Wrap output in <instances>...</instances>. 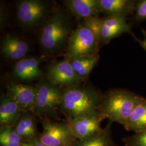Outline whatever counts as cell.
<instances>
[{"instance_id":"cb8c5ba5","label":"cell","mask_w":146,"mask_h":146,"mask_svg":"<svg viewBox=\"0 0 146 146\" xmlns=\"http://www.w3.org/2000/svg\"><path fill=\"white\" fill-rule=\"evenodd\" d=\"M23 146H46L40 141L39 138L31 140V141H26L23 142Z\"/></svg>"},{"instance_id":"9a60e30c","label":"cell","mask_w":146,"mask_h":146,"mask_svg":"<svg viewBox=\"0 0 146 146\" xmlns=\"http://www.w3.org/2000/svg\"><path fill=\"white\" fill-rule=\"evenodd\" d=\"M24 142L38 137L37 117L32 112H23L13 127Z\"/></svg>"},{"instance_id":"8992f818","label":"cell","mask_w":146,"mask_h":146,"mask_svg":"<svg viewBox=\"0 0 146 146\" xmlns=\"http://www.w3.org/2000/svg\"><path fill=\"white\" fill-rule=\"evenodd\" d=\"M42 133L38 138L46 146H73L76 140L68 122H57L49 118L40 119Z\"/></svg>"},{"instance_id":"3957f363","label":"cell","mask_w":146,"mask_h":146,"mask_svg":"<svg viewBox=\"0 0 146 146\" xmlns=\"http://www.w3.org/2000/svg\"><path fill=\"white\" fill-rule=\"evenodd\" d=\"M145 98L124 89H113L104 95L99 112L104 119L124 125L136 107Z\"/></svg>"},{"instance_id":"6da1fadb","label":"cell","mask_w":146,"mask_h":146,"mask_svg":"<svg viewBox=\"0 0 146 146\" xmlns=\"http://www.w3.org/2000/svg\"><path fill=\"white\" fill-rule=\"evenodd\" d=\"M104 95L89 87L63 88L60 109L66 119H74L99 112Z\"/></svg>"},{"instance_id":"44dd1931","label":"cell","mask_w":146,"mask_h":146,"mask_svg":"<svg viewBox=\"0 0 146 146\" xmlns=\"http://www.w3.org/2000/svg\"><path fill=\"white\" fill-rule=\"evenodd\" d=\"M24 141L13 127L1 126L0 128L1 146H23Z\"/></svg>"},{"instance_id":"d4e9b609","label":"cell","mask_w":146,"mask_h":146,"mask_svg":"<svg viewBox=\"0 0 146 146\" xmlns=\"http://www.w3.org/2000/svg\"><path fill=\"white\" fill-rule=\"evenodd\" d=\"M6 9H5L4 6H1V25L2 27L5 24L7 20V14Z\"/></svg>"},{"instance_id":"7a4b0ae2","label":"cell","mask_w":146,"mask_h":146,"mask_svg":"<svg viewBox=\"0 0 146 146\" xmlns=\"http://www.w3.org/2000/svg\"><path fill=\"white\" fill-rule=\"evenodd\" d=\"M42 27L39 43L42 50L48 54L60 51L68 42L71 30L69 14L61 8L53 9Z\"/></svg>"},{"instance_id":"484cf974","label":"cell","mask_w":146,"mask_h":146,"mask_svg":"<svg viewBox=\"0 0 146 146\" xmlns=\"http://www.w3.org/2000/svg\"><path fill=\"white\" fill-rule=\"evenodd\" d=\"M142 31L143 34L144 35V38L142 40H139V42H140L141 46L145 50V51L146 52V31L143 29H142Z\"/></svg>"},{"instance_id":"7402d4cb","label":"cell","mask_w":146,"mask_h":146,"mask_svg":"<svg viewBox=\"0 0 146 146\" xmlns=\"http://www.w3.org/2000/svg\"><path fill=\"white\" fill-rule=\"evenodd\" d=\"M125 146H146V129L123 139Z\"/></svg>"},{"instance_id":"4fadbf2b","label":"cell","mask_w":146,"mask_h":146,"mask_svg":"<svg viewBox=\"0 0 146 146\" xmlns=\"http://www.w3.org/2000/svg\"><path fill=\"white\" fill-rule=\"evenodd\" d=\"M23 113L19 105L10 95L3 94L0 100V125L14 127Z\"/></svg>"},{"instance_id":"e0dca14e","label":"cell","mask_w":146,"mask_h":146,"mask_svg":"<svg viewBox=\"0 0 146 146\" xmlns=\"http://www.w3.org/2000/svg\"><path fill=\"white\" fill-rule=\"evenodd\" d=\"M101 12L110 16L127 15L135 9V2L130 0H99Z\"/></svg>"},{"instance_id":"5b68a950","label":"cell","mask_w":146,"mask_h":146,"mask_svg":"<svg viewBox=\"0 0 146 146\" xmlns=\"http://www.w3.org/2000/svg\"><path fill=\"white\" fill-rule=\"evenodd\" d=\"M63 88L51 84L48 81H42L37 84V92L33 113L39 117L57 120V110L62 96Z\"/></svg>"},{"instance_id":"5bb4252c","label":"cell","mask_w":146,"mask_h":146,"mask_svg":"<svg viewBox=\"0 0 146 146\" xmlns=\"http://www.w3.org/2000/svg\"><path fill=\"white\" fill-rule=\"evenodd\" d=\"M63 3L78 19L84 20L98 16L101 12L99 0H66L63 1Z\"/></svg>"},{"instance_id":"9c48e42d","label":"cell","mask_w":146,"mask_h":146,"mask_svg":"<svg viewBox=\"0 0 146 146\" xmlns=\"http://www.w3.org/2000/svg\"><path fill=\"white\" fill-rule=\"evenodd\" d=\"M104 118L99 112L74 119H66L76 139H86L102 129L101 122Z\"/></svg>"},{"instance_id":"ac0fdd59","label":"cell","mask_w":146,"mask_h":146,"mask_svg":"<svg viewBox=\"0 0 146 146\" xmlns=\"http://www.w3.org/2000/svg\"><path fill=\"white\" fill-rule=\"evenodd\" d=\"M112 123L109 121L108 125L101 131L86 139H76L73 146H118L113 139L111 130Z\"/></svg>"},{"instance_id":"603a6c76","label":"cell","mask_w":146,"mask_h":146,"mask_svg":"<svg viewBox=\"0 0 146 146\" xmlns=\"http://www.w3.org/2000/svg\"><path fill=\"white\" fill-rule=\"evenodd\" d=\"M135 16L137 20L146 19V0L140 1L135 6Z\"/></svg>"},{"instance_id":"2e32d148","label":"cell","mask_w":146,"mask_h":146,"mask_svg":"<svg viewBox=\"0 0 146 146\" xmlns=\"http://www.w3.org/2000/svg\"><path fill=\"white\" fill-rule=\"evenodd\" d=\"M1 52L5 58L11 60H21L29 51V45L19 37L7 35L1 44Z\"/></svg>"},{"instance_id":"8fae6325","label":"cell","mask_w":146,"mask_h":146,"mask_svg":"<svg viewBox=\"0 0 146 146\" xmlns=\"http://www.w3.org/2000/svg\"><path fill=\"white\" fill-rule=\"evenodd\" d=\"M131 33V25L127 21V15L110 16L102 19L101 43L104 44L123 33Z\"/></svg>"},{"instance_id":"30bf717a","label":"cell","mask_w":146,"mask_h":146,"mask_svg":"<svg viewBox=\"0 0 146 146\" xmlns=\"http://www.w3.org/2000/svg\"><path fill=\"white\" fill-rule=\"evenodd\" d=\"M37 92V84L26 85L13 82L7 87L10 95L19 105L23 112H33Z\"/></svg>"},{"instance_id":"7c38bea8","label":"cell","mask_w":146,"mask_h":146,"mask_svg":"<svg viewBox=\"0 0 146 146\" xmlns=\"http://www.w3.org/2000/svg\"><path fill=\"white\" fill-rule=\"evenodd\" d=\"M42 61V58H24L14 66V75L23 82L33 81L39 78L42 75L40 64Z\"/></svg>"},{"instance_id":"d6986e66","label":"cell","mask_w":146,"mask_h":146,"mask_svg":"<svg viewBox=\"0 0 146 146\" xmlns=\"http://www.w3.org/2000/svg\"><path fill=\"white\" fill-rule=\"evenodd\" d=\"M123 126L127 131L135 133L146 129V99L136 107Z\"/></svg>"},{"instance_id":"52a82bcc","label":"cell","mask_w":146,"mask_h":146,"mask_svg":"<svg viewBox=\"0 0 146 146\" xmlns=\"http://www.w3.org/2000/svg\"><path fill=\"white\" fill-rule=\"evenodd\" d=\"M49 7L45 2L39 0H23L17 5V17L22 26L31 28L47 18Z\"/></svg>"},{"instance_id":"277c9868","label":"cell","mask_w":146,"mask_h":146,"mask_svg":"<svg viewBox=\"0 0 146 146\" xmlns=\"http://www.w3.org/2000/svg\"><path fill=\"white\" fill-rule=\"evenodd\" d=\"M101 40L84 22L71 33L67 42L65 58L72 60L98 54Z\"/></svg>"},{"instance_id":"ba28073f","label":"cell","mask_w":146,"mask_h":146,"mask_svg":"<svg viewBox=\"0 0 146 146\" xmlns=\"http://www.w3.org/2000/svg\"><path fill=\"white\" fill-rule=\"evenodd\" d=\"M47 78L49 82L62 88L78 86L83 81L74 72L70 60L67 58L51 63Z\"/></svg>"},{"instance_id":"ffe728a7","label":"cell","mask_w":146,"mask_h":146,"mask_svg":"<svg viewBox=\"0 0 146 146\" xmlns=\"http://www.w3.org/2000/svg\"><path fill=\"white\" fill-rule=\"evenodd\" d=\"M99 60L98 54L90 56H81L71 60L74 72L83 81L88 78Z\"/></svg>"}]
</instances>
